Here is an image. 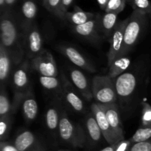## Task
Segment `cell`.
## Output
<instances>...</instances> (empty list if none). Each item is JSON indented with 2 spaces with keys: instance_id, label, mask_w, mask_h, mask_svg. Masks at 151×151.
I'll list each match as a JSON object with an SVG mask.
<instances>
[{
  "instance_id": "cell-35",
  "label": "cell",
  "mask_w": 151,
  "mask_h": 151,
  "mask_svg": "<svg viewBox=\"0 0 151 151\" xmlns=\"http://www.w3.org/2000/svg\"><path fill=\"white\" fill-rule=\"evenodd\" d=\"M0 151H19L14 146V145L4 141L0 143Z\"/></svg>"
},
{
  "instance_id": "cell-4",
  "label": "cell",
  "mask_w": 151,
  "mask_h": 151,
  "mask_svg": "<svg viewBox=\"0 0 151 151\" xmlns=\"http://www.w3.org/2000/svg\"><path fill=\"white\" fill-rule=\"evenodd\" d=\"M58 134L63 142L73 147H83L86 145L83 126L69 119L63 110H61L60 113Z\"/></svg>"
},
{
  "instance_id": "cell-28",
  "label": "cell",
  "mask_w": 151,
  "mask_h": 151,
  "mask_svg": "<svg viewBox=\"0 0 151 151\" xmlns=\"http://www.w3.org/2000/svg\"><path fill=\"white\" fill-rule=\"evenodd\" d=\"M44 7L60 19H64L65 15L61 11V0H46Z\"/></svg>"
},
{
  "instance_id": "cell-18",
  "label": "cell",
  "mask_w": 151,
  "mask_h": 151,
  "mask_svg": "<svg viewBox=\"0 0 151 151\" xmlns=\"http://www.w3.org/2000/svg\"><path fill=\"white\" fill-rule=\"evenodd\" d=\"M60 105L54 102L49 106L45 114V123L47 129L53 135L58 134L59 123H60V113L62 109Z\"/></svg>"
},
{
  "instance_id": "cell-40",
  "label": "cell",
  "mask_w": 151,
  "mask_h": 151,
  "mask_svg": "<svg viewBox=\"0 0 151 151\" xmlns=\"http://www.w3.org/2000/svg\"><path fill=\"white\" fill-rule=\"evenodd\" d=\"M0 6H1V10H4V7H6L5 0H0Z\"/></svg>"
},
{
  "instance_id": "cell-7",
  "label": "cell",
  "mask_w": 151,
  "mask_h": 151,
  "mask_svg": "<svg viewBox=\"0 0 151 151\" xmlns=\"http://www.w3.org/2000/svg\"><path fill=\"white\" fill-rule=\"evenodd\" d=\"M30 64L31 69L38 72L40 76L58 77V75L54 57L45 49L30 60Z\"/></svg>"
},
{
  "instance_id": "cell-13",
  "label": "cell",
  "mask_w": 151,
  "mask_h": 151,
  "mask_svg": "<svg viewBox=\"0 0 151 151\" xmlns=\"http://www.w3.org/2000/svg\"><path fill=\"white\" fill-rule=\"evenodd\" d=\"M13 145L19 151H46L36 136L29 131H24L18 134Z\"/></svg>"
},
{
  "instance_id": "cell-39",
  "label": "cell",
  "mask_w": 151,
  "mask_h": 151,
  "mask_svg": "<svg viewBox=\"0 0 151 151\" xmlns=\"http://www.w3.org/2000/svg\"><path fill=\"white\" fill-rule=\"evenodd\" d=\"M16 1V0H5L6 6H7V7H12L15 4Z\"/></svg>"
},
{
  "instance_id": "cell-38",
  "label": "cell",
  "mask_w": 151,
  "mask_h": 151,
  "mask_svg": "<svg viewBox=\"0 0 151 151\" xmlns=\"http://www.w3.org/2000/svg\"><path fill=\"white\" fill-rule=\"evenodd\" d=\"M116 143L114 145H109L107 146V147H104V148L101 149V150L99 151H114L115 147H116Z\"/></svg>"
},
{
  "instance_id": "cell-41",
  "label": "cell",
  "mask_w": 151,
  "mask_h": 151,
  "mask_svg": "<svg viewBox=\"0 0 151 151\" xmlns=\"http://www.w3.org/2000/svg\"><path fill=\"white\" fill-rule=\"evenodd\" d=\"M149 16H150V22H151V12H150V14H149Z\"/></svg>"
},
{
  "instance_id": "cell-31",
  "label": "cell",
  "mask_w": 151,
  "mask_h": 151,
  "mask_svg": "<svg viewBox=\"0 0 151 151\" xmlns=\"http://www.w3.org/2000/svg\"><path fill=\"white\" fill-rule=\"evenodd\" d=\"M126 0H109L106 9V13H114L119 14L124 10Z\"/></svg>"
},
{
  "instance_id": "cell-33",
  "label": "cell",
  "mask_w": 151,
  "mask_h": 151,
  "mask_svg": "<svg viewBox=\"0 0 151 151\" xmlns=\"http://www.w3.org/2000/svg\"><path fill=\"white\" fill-rule=\"evenodd\" d=\"M128 151H151V140L132 143Z\"/></svg>"
},
{
  "instance_id": "cell-29",
  "label": "cell",
  "mask_w": 151,
  "mask_h": 151,
  "mask_svg": "<svg viewBox=\"0 0 151 151\" xmlns=\"http://www.w3.org/2000/svg\"><path fill=\"white\" fill-rule=\"evenodd\" d=\"M13 116L8 117L0 118V140L6 141L12 126Z\"/></svg>"
},
{
  "instance_id": "cell-3",
  "label": "cell",
  "mask_w": 151,
  "mask_h": 151,
  "mask_svg": "<svg viewBox=\"0 0 151 151\" xmlns=\"http://www.w3.org/2000/svg\"><path fill=\"white\" fill-rule=\"evenodd\" d=\"M30 68V60L25 58L13 72L12 78V85L14 91V97L12 103L13 114L16 112L19 106L22 105L24 96L32 89L29 79Z\"/></svg>"
},
{
  "instance_id": "cell-24",
  "label": "cell",
  "mask_w": 151,
  "mask_h": 151,
  "mask_svg": "<svg viewBox=\"0 0 151 151\" xmlns=\"http://www.w3.org/2000/svg\"><path fill=\"white\" fill-rule=\"evenodd\" d=\"M131 65V58L128 56H122L115 59L110 65H109V73L108 76L112 79H115L119 77L124 72L128 71V68Z\"/></svg>"
},
{
  "instance_id": "cell-30",
  "label": "cell",
  "mask_w": 151,
  "mask_h": 151,
  "mask_svg": "<svg viewBox=\"0 0 151 151\" xmlns=\"http://www.w3.org/2000/svg\"><path fill=\"white\" fill-rule=\"evenodd\" d=\"M131 4L134 10L145 15L150 13L151 4L149 0H131Z\"/></svg>"
},
{
  "instance_id": "cell-27",
  "label": "cell",
  "mask_w": 151,
  "mask_h": 151,
  "mask_svg": "<svg viewBox=\"0 0 151 151\" xmlns=\"http://www.w3.org/2000/svg\"><path fill=\"white\" fill-rule=\"evenodd\" d=\"M130 140L132 143L150 141L151 140V126L139 127Z\"/></svg>"
},
{
  "instance_id": "cell-11",
  "label": "cell",
  "mask_w": 151,
  "mask_h": 151,
  "mask_svg": "<svg viewBox=\"0 0 151 151\" xmlns=\"http://www.w3.org/2000/svg\"><path fill=\"white\" fill-rule=\"evenodd\" d=\"M91 111L94 114L96 121L103 133L104 139L109 145H112L118 142L121 141L118 139L115 133L114 132L113 129L111 127L109 121H108L107 116H106V112L103 107V105L98 103H94L91 106Z\"/></svg>"
},
{
  "instance_id": "cell-23",
  "label": "cell",
  "mask_w": 151,
  "mask_h": 151,
  "mask_svg": "<svg viewBox=\"0 0 151 151\" xmlns=\"http://www.w3.org/2000/svg\"><path fill=\"white\" fill-rule=\"evenodd\" d=\"M39 81L44 88L52 93L58 100L62 101L63 86L60 78L58 77L39 76Z\"/></svg>"
},
{
  "instance_id": "cell-25",
  "label": "cell",
  "mask_w": 151,
  "mask_h": 151,
  "mask_svg": "<svg viewBox=\"0 0 151 151\" xmlns=\"http://www.w3.org/2000/svg\"><path fill=\"white\" fill-rule=\"evenodd\" d=\"M96 16L97 15L94 13L83 11L78 7H75L73 12H67L65 14L64 19H66L73 27L83 24L95 18Z\"/></svg>"
},
{
  "instance_id": "cell-14",
  "label": "cell",
  "mask_w": 151,
  "mask_h": 151,
  "mask_svg": "<svg viewBox=\"0 0 151 151\" xmlns=\"http://www.w3.org/2000/svg\"><path fill=\"white\" fill-rule=\"evenodd\" d=\"M83 128L86 137L87 145L90 147L97 146L101 142L103 139H104L103 133L91 111L86 115Z\"/></svg>"
},
{
  "instance_id": "cell-9",
  "label": "cell",
  "mask_w": 151,
  "mask_h": 151,
  "mask_svg": "<svg viewBox=\"0 0 151 151\" xmlns=\"http://www.w3.org/2000/svg\"><path fill=\"white\" fill-rule=\"evenodd\" d=\"M129 21V17L123 21L118 22L117 25L115 27L114 30L112 32L109 42H110V48L107 54L108 64L109 65L118 58L121 57L122 50L124 46V35L128 22Z\"/></svg>"
},
{
  "instance_id": "cell-6",
  "label": "cell",
  "mask_w": 151,
  "mask_h": 151,
  "mask_svg": "<svg viewBox=\"0 0 151 151\" xmlns=\"http://www.w3.org/2000/svg\"><path fill=\"white\" fill-rule=\"evenodd\" d=\"M93 97L102 105L117 103L114 81L108 75L94 76L91 82Z\"/></svg>"
},
{
  "instance_id": "cell-10",
  "label": "cell",
  "mask_w": 151,
  "mask_h": 151,
  "mask_svg": "<svg viewBox=\"0 0 151 151\" xmlns=\"http://www.w3.org/2000/svg\"><path fill=\"white\" fill-rule=\"evenodd\" d=\"M60 78L63 86L62 101L64 102L75 112L84 113L86 111L85 103L78 94L75 87L63 73L60 75Z\"/></svg>"
},
{
  "instance_id": "cell-15",
  "label": "cell",
  "mask_w": 151,
  "mask_h": 151,
  "mask_svg": "<svg viewBox=\"0 0 151 151\" xmlns=\"http://www.w3.org/2000/svg\"><path fill=\"white\" fill-rule=\"evenodd\" d=\"M59 50L62 54L64 55L75 66L91 73L97 72L95 66L75 47L72 46L63 45L60 46Z\"/></svg>"
},
{
  "instance_id": "cell-43",
  "label": "cell",
  "mask_w": 151,
  "mask_h": 151,
  "mask_svg": "<svg viewBox=\"0 0 151 151\" xmlns=\"http://www.w3.org/2000/svg\"><path fill=\"white\" fill-rule=\"evenodd\" d=\"M45 1H46V0H43V4H44V3H45Z\"/></svg>"
},
{
  "instance_id": "cell-5",
  "label": "cell",
  "mask_w": 151,
  "mask_h": 151,
  "mask_svg": "<svg viewBox=\"0 0 151 151\" xmlns=\"http://www.w3.org/2000/svg\"><path fill=\"white\" fill-rule=\"evenodd\" d=\"M147 23V15L134 10L128 22L124 35V46L121 57L132 50L144 33Z\"/></svg>"
},
{
  "instance_id": "cell-22",
  "label": "cell",
  "mask_w": 151,
  "mask_h": 151,
  "mask_svg": "<svg viewBox=\"0 0 151 151\" xmlns=\"http://www.w3.org/2000/svg\"><path fill=\"white\" fill-rule=\"evenodd\" d=\"M117 18L118 14L114 13H106L103 16H100V29L104 38H110L112 32L119 22Z\"/></svg>"
},
{
  "instance_id": "cell-16",
  "label": "cell",
  "mask_w": 151,
  "mask_h": 151,
  "mask_svg": "<svg viewBox=\"0 0 151 151\" xmlns=\"http://www.w3.org/2000/svg\"><path fill=\"white\" fill-rule=\"evenodd\" d=\"M69 76L71 81L76 89L81 93V96L84 97L86 100L90 101L93 97L92 89H91V84L88 81L86 75L81 70L70 68L69 69Z\"/></svg>"
},
{
  "instance_id": "cell-21",
  "label": "cell",
  "mask_w": 151,
  "mask_h": 151,
  "mask_svg": "<svg viewBox=\"0 0 151 151\" xmlns=\"http://www.w3.org/2000/svg\"><path fill=\"white\" fill-rule=\"evenodd\" d=\"M37 5L32 0H27L23 3L22 6V21L20 24V27L22 31H24L32 26L35 22L34 19L37 15Z\"/></svg>"
},
{
  "instance_id": "cell-34",
  "label": "cell",
  "mask_w": 151,
  "mask_h": 151,
  "mask_svg": "<svg viewBox=\"0 0 151 151\" xmlns=\"http://www.w3.org/2000/svg\"><path fill=\"white\" fill-rule=\"evenodd\" d=\"M131 145H132V142H131L130 139H124L116 143L114 151H128Z\"/></svg>"
},
{
  "instance_id": "cell-20",
  "label": "cell",
  "mask_w": 151,
  "mask_h": 151,
  "mask_svg": "<svg viewBox=\"0 0 151 151\" xmlns=\"http://www.w3.org/2000/svg\"><path fill=\"white\" fill-rule=\"evenodd\" d=\"M13 64L8 52L1 44H0V82L1 88L5 87L8 82L11 72L12 65Z\"/></svg>"
},
{
  "instance_id": "cell-12",
  "label": "cell",
  "mask_w": 151,
  "mask_h": 151,
  "mask_svg": "<svg viewBox=\"0 0 151 151\" xmlns=\"http://www.w3.org/2000/svg\"><path fill=\"white\" fill-rule=\"evenodd\" d=\"M99 19H100V15H97L95 18L83 24L73 26L72 27V31L80 38L86 40L91 44H97L102 39Z\"/></svg>"
},
{
  "instance_id": "cell-32",
  "label": "cell",
  "mask_w": 151,
  "mask_h": 151,
  "mask_svg": "<svg viewBox=\"0 0 151 151\" xmlns=\"http://www.w3.org/2000/svg\"><path fill=\"white\" fill-rule=\"evenodd\" d=\"M151 126V106L147 103H143L141 116V125L139 127Z\"/></svg>"
},
{
  "instance_id": "cell-26",
  "label": "cell",
  "mask_w": 151,
  "mask_h": 151,
  "mask_svg": "<svg viewBox=\"0 0 151 151\" xmlns=\"http://www.w3.org/2000/svg\"><path fill=\"white\" fill-rule=\"evenodd\" d=\"M13 107L9 100L5 87L1 88L0 92V118L13 116Z\"/></svg>"
},
{
  "instance_id": "cell-2",
  "label": "cell",
  "mask_w": 151,
  "mask_h": 151,
  "mask_svg": "<svg viewBox=\"0 0 151 151\" xmlns=\"http://www.w3.org/2000/svg\"><path fill=\"white\" fill-rule=\"evenodd\" d=\"M118 106L122 111H126L136 98L139 88V78L136 71L128 70L114 79Z\"/></svg>"
},
{
  "instance_id": "cell-36",
  "label": "cell",
  "mask_w": 151,
  "mask_h": 151,
  "mask_svg": "<svg viewBox=\"0 0 151 151\" xmlns=\"http://www.w3.org/2000/svg\"><path fill=\"white\" fill-rule=\"evenodd\" d=\"M73 2V0H61V11L63 14H66L67 13V10L72 3Z\"/></svg>"
},
{
  "instance_id": "cell-8",
  "label": "cell",
  "mask_w": 151,
  "mask_h": 151,
  "mask_svg": "<svg viewBox=\"0 0 151 151\" xmlns=\"http://www.w3.org/2000/svg\"><path fill=\"white\" fill-rule=\"evenodd\" d=\"M25 58L32 60L43 50V39L38 26L34 23L23 31Z\"/></svg>"
},
{
  "instance_id": "cell-17",
  "label": "cell",
  "mask_w": 151,
  "mask_h": 151,
  "mask_svg": "<svg viewBox=\"0 0 151 151\" xmlns=\"http://www.w3.org/2000/svg\"><path fill=\"white\" fill-rule=\"evenodd\" d=\"M103 107L106 112L108 121L114 132L116 135L119 140L125 139V132L120 118L119 107L117 103H111V104L103 105Z\"/></svg>"
},
{
  "instance_id": "cell-19",
  "label": "cell",
  "mask_w": 151,
  "mask_h": 151,
  "mask_svg": "<svg viewBox=\"0 0 151 151\" xmlns=\"http://www.w3.org/2000/svg\"><path fill=\"white\" fill-rule=\"evenodd\" d=\"M22 108L23 116L27 122H31L37 117L38 111V103L32 89L23 98Z\"/></svg>"
},
{
  "instance_id": "cell-42",
  "label": "cell",
  "mask_w": 151,
  "mask_h": 151,
  "mask_svg": "<svg viewBox=\"0 0 151 151\" xmlns=\"http://www.w3.org/2000/svg\"><path fill=\"white\" fill-rule=\"evenodd\" d=\"M58 151H71V150H58Z\"/></svg>"
},
{
  "instance_id": "cell-37",
  "label": "cell",
  "mask_w": 151,
  "mask_h": 151,
  "mask_svg": "<svg viewBox=\"0 0 151 151\" xmlns=\"http://www.w3.org/2000/svg\"><path fill=\"white\" fill-rule=\"evenodd\" d=\"M109 0H97V2H98L99 5H100V8L106 10V7H107L108 5V3H109Z\"/></svg>"
},
{
  "instance_id": "cell-1",
  "label": "cell",
  "mask_w": 151,
  "mask_h": 151,
  "mask_svg": "<svg viewBox=\"0 0 151 151\" xmlns=\"http://www.w3.org/2000/svg\"><path fill=\"white\" fill-rule=\"evenodd\" d=\"M1 44L8 52L13 65L19 66L25 59L24 35L14 18L8 12L1 15Z\"/></svg>"
}]
</instances>
